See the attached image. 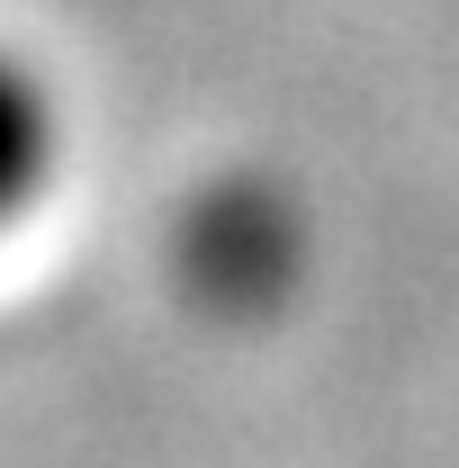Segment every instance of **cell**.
I'll return each mask as SVG.
<instances>
[{
  "label": "cell",
  "instance_id": "obj_2",
  "mask_svg": "<svg viewBox=\"0 0 459 468\" xmlns=\"http://www.w3.org/2000/svg\"><path fill=\"white\" fill-rule=\"evenodd\" d=\"M63 163V109L46 90V72L0 46V226H18L37 207V189Z\"/></svg>",
  "mask_w": 459,
  "mask_h": 468
},
{
  "label": "cell",
  "instance_id": "obj_1",
  "mask_svg": "<svg viewBox=\"0 0 459 468\" xmlns=\"http://www.w3.org/2000/svg\"><path fill=\"white\" fill-rule=\"evenodd\" d=\"M180 271L217 306H262V297L288 289L297 271V217H288L280 189H252V180H226L189 207L180 226Z\"/></svg>",
  "mask_w": 459,
  "mask_h": 468
}]
</instances>
